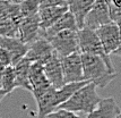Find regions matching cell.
<instances>
[{"label": "cell", "mask_w": 121, "mask_h": 118, "mask_svg": "<svg viewBox=\"0 0 121 118\" xmlns=\"http://www.w3.org/2000/svg\"><path fill=\"white\" fill-rule=\"evenodd\" d=\"M83 78L88 83H94L96 87H105L116 78L114 67H110L104 59L99 56L80 54Z\"/></svg>", "instance_id": "1"}, {"label": "cell", "mask_w": 121, "mask_h": 118, "mask_svg": "<svg viewBox=\"0 0 121 118\" xmlns=\"http://www.w3.org/2000/svg\"><path fill=\"white\" fill-rule=\"evenodd\" d=\"M101 98L97 94L96 85L94 83H87L75 92L66 102L60 104L58 108L66 109L73 113H90L99 104Z\"/></svg>", "instance_id": "2"}, {"label": "cell", "mask_w": 121, "mask_h": 118, "mask_svg": "<svg viewBox=\"0 0 121 118\" xmlns=\"http://www.w3.org/2000/svg\"><path fill=\"white\" fill-rule=\"evenodd\" d=\"M77 32L73 30H63L51 34L45 40L51 44L54 54L58 58H63L68 54L78 52V41H77Z\"/></svg>", "instance_id": "3"}, {"label": "cell", "mask_w": 121, "mask_h": 118, "mask_svg": "<svg viewBox=\"0 0 121 118\" xmlns=\"http://www.w3.org/2000/svg\"><path fill=\"white\" fill-rule=\"evenodd\" d=\"M77 41H78V52L79 54H88L99 56L105 60V63L110 67H113L110 56L105 54L104 50L102 48L99 36L95 31L88 28H80L77 32Z\"/></svg>", "instance_id": "4"}, {"label": "cell", "mask_w": 121, "mask_h": 118, "mask_svg": "<svg viewBox=\"0 0 121 118\" xmlns=\"http://www.w3.org/2000/svg\"><path fill=\"white\" fill-rule=\"evenodd\" d=\"M102 48L105 54L111 56L113 54H119L121 47V35H120V26L113 23H109L106 25L99 27L96 31Z\"/></svg>", "instance_id": "5"}, {"label": "cell", "mask_w": 121, "mask_h": 118, "mask_svg": "<svg viewBox=\"0 0 121 118\" xmlns=\"http://www.w3.org/2000/svg\"><path fill=\"white\" fill-rule=\"evenodd\" d=\"M111 23L109 16L108 0H95L87 16L85 17L83 27L96 31L99 27Z\"/></svg>", "instance_id": "6"}, {"label": "cell", "mask_w": 121, "mask_h": 118, "mask_svg": "<svg viewBox=\"0 0 121 118\" xmlns=\"http://www.w3.org/2000/svg\"><path fill=\"white\" fill-rule=\"evenodd\" d=\"M54 54H54V51H53L51 44L49 43V41L40 35L35 41H33L27 45L25 58L27 60H30L31 63L45 65Z\"/></svg>", "instance_id": "7"}, {"label": "cell", "mask_w": 121, "mask_h": 118, "mask_svg": "<svg viewBox=\"0 0 121 118\" xmlns=\"http://www.w3.org/2000/svg\"><path fill=\"white\" fill-rule=\"evenodd\" d=\"M60 64H61L65 84L84 81L82 60H80L79 52H74V54H68L63 58H60Z\"/></svg>", "instance_id": "8"}, {"label": "cell", "mask_w": 121, "mask_h": 118, "mask_svg": "<svg viewBox=\"0 0 121 118\" xmlns=\"http://www.w3.org/2000/svg\"><path fill=\"white\" fill-rule=\"evenodd\" d=\"M28 84H30V92L33 94L35 100L51 87L44 75L43 65L37 63L31 64L28 72Z\"/></svg>", "instance_id": "9"}, {"label": "cell", "mask_w": 121, "mask_h": 118, "mask_svg": "<svg viewBox=\"0 0 121 118\" xmlns=\"http://www.w3.org/2000/svg\"><path fill=\"white\" fill-rule=\"evenodd\" d=\"M17 31H18V36L19 41L24 44L28 45L30 43L35 41L40 36V22L39 16H31V17H22L18 21L17 25Z\"/></svg>", "instance_id": "10"}, {"label": "cell", "mask_w": 121, "mask_h": 118, "mask_svg": "<svg viewBox=\"0 0 121 118\" xmlns=\"http://www.w3.org/2000/svg\"><path fill=\"white\" fill-rule=\"evenodd\" d=\"M0 48L4 49L10 57V65H14L25 57L27 45L19 41L18 38H7L0 36Z\"/></svg>", "instance_id": "11"}, {"label": "cell", "mask_w": 121, "mask_h": 118, "mask_svg": "<svg viewBox=\"0 0 121 118\" xmlns=\"http://www.w3.org/2000/svg\"><path fill=\"white\" fill-rule=\"evenodd\" d=\"M43 72L51 87L58 90L65 85L60 58L57 57V54H54L47 64L43 65Z\"/></svg>", "instance_id": "12"}, {"label": "cell", "mask_w": 121, "mask_h": 118, "mask_svg": "<svg viewBox=\"0 0 121 118\" xmlns=\"http://www.w3.org/2000/svg\"><path fill=\"white\" fill-rule=\"evenodd\" d=\"M120 116V109L114 98H101L99 104L94 110L87 113L86 118H118Z\"/></svg>", "instance_id": "13"}, {"label": "cell", "mask_w": 121, "mask_h": 118, "mask_svg": "<svg viewBox=\"0 0 121 118\" xmlns=\"http://www.w3.org/2000/svg\"><path fill=\"white\" fill-rule=\"evenodd\" d=\"M95 0H66L68 11L75 18L77 28H83L85 17L87 16Z\"/></svg>", "instance_id": "14"}, {"label": "cell", "mask_w": 121, "mask_h": 118, "mask_svg": "<svg viewBox=\"0 0 121 118\" xmlns=\"http://www.w3.org/2000/svg\"><path fill=\"white\" fill-rule=\"evenodd\" d=\"M66 11H68L67 6L40 8V10L37 13L39 22H40V30L45 31L49 27H51Z\"/></svg>", "instance_id": "15"}, {"label": "cell", "mask_w": 121, "mask_h": 118, "mask_svg": "<svg viewBox=\"0 0 121 118\" xmlns=\"http://www.w3.org/2000/svg\"><path fill=\"white\" fill-rule=\"evenodd\" d=\"M37 116L36 118H44L47 115L51 113L56 109H58V102L56 97V89L50 87L47 92H44L36 100Z\"/></svg>", "instance_id": "16"}, {"label": "cell", "mask_w": 121, "mask_h": 118, "mask_svg": "<svg viewBox=\"0 0 121 118\" xmlns=\"http://www.w3.org/2000/svg\"><path fill=\"white\" fill-rule=\"evenodd\" d=\"M63 30L78 31L77 25H76V22H75V18L73 17V15L69 11H66L51 27H49L45 31H41L40 35L43 36V38H47V36L51 35V34H54V33L59 32V31H63Z\"/></svg>", "instance_id": "17"}, {"label": "cell", "mask_w": 121, "mask_h": 118, "mask_svg": "<svg viewBox=\"0 0 121 118\" xmlns=\"http://www.w3.org/2000/svg\"><path fill=\"white\" fill-rule=\"evenodd\" d=\"M31 61L27 60L25 57L22 58L19 61H17L13 68L15 73V80H16V87H22L30 91V84H28V72H30V66Z\"/></svg>", "instance_id": "18"}, {"label": "cell", "mask_w": 121, "mask_h": 118, "mask_svg": "<svg viewBox=\"0 0 121 118\" xmlns=\"http://www.w3.org/2000/svg\"><path fill=\"white\" fill-rule=\"evenodd\" d=\"M21 18L18 5L10 4L7 0H0V23L8 21L18 22Z\"/></svg>", "instance_id": "19"}, {"label": "cell", "mask_w": 121, "mask_h": 118, "mask_svg": "<svg viewBox=\"0 0 121 118\" xmlns=\"http://www.w3.org/2000/svg\"><path fill=\"white\" fill-rule=\"evenodd\" d=\"M15 89L17 87H16L14 68H13V66H6L1 74V90L6 93V95H8Z\"/></svg>", "instance_id": "20"}, {"label": "cell", "mask_w": 121, "mask_h": 118, "mask_svg": "<svg viewBox=\"0 0 121 118\" xmlns=\"http://www.w3.org/2000/svg\"><path fill=\"white\" fill-rule=\"evenodd\" d=\"M21 17H31L37 15L40 10V1L39 0H25L18 5Z\"/></svg>", "instance_id": "21"}, {"label": "cell", "mask_w": 121, "mask_h": 118, "mask_svg": "<svg viewBox=\"0 0 121 118\" xmlns=\"http://www.w3.org/2000/svg\"><path fill=\"white\" fill-rule=\"evenodd\" d=\"M18 22L8 21L0 23V36H7V38H17L18 31H17Z\"/></svg>", "instance_id": "22"}, {"label": "cell", "mask_w": 121, "mask_h": 118, "mask_svg": "<svg viewBox=\"0 0 121 118\" xmlns=\"http://www.w3.org/2000/svg\"><path fill=\"white\" fill-rule=\"evenodd\" d=\"M44 118H80L79 115H77L76 113H73V111H69V110H66V109H56L54 111H52L51 113L47 115Z\"/></svg>", "instance_id": "23"}, {"label": "cell", "mask_w": 121, "mask_h": 118, "mask_svg": "<svg viewBox=\"0 0 121 118\" xmlns=\"http://www.w3.org/2000/svg\"><path fill=\"white\" fill-rule=\"evenodd\" d=\"M108 7H109V16H110L111 23L120 26V18H121V8H118L114 5L111 4L110 0H108Z\"/></svg>", "instance_id": "24"}, {"label": "cell", "mask_w": 121, "mask_h": 118, "mask_svg": "<svg viewBox=\"0 0 121 118\" xmlns=\"http://www.w3.org/2000/svg\"><path fill=\"white\" fill-rule=\"evenodd\" d=\"M40 8L45 7H58V6H67L66 0H39Z\"/></svg>", "instance_id": "25"}, {"label": "cell", "mask_w": 121, "mask_h": 118, "mask_svg": "<svg viewBox=\"0 0 121 118\" xmlns=\"http://www.w3.org/2000/svg\"><path fill=\"white\" fill-rule=\"evenodd\" d=\"M110 1L112 5H114L118 8H121V0H110Z\"/></svg>", "instance_id": "26"}, {"label": "cell", "mask_w": 121, "mask_h": 118, "mask_svg": "<svg viewBox=\"0 0 121 118\" xmlns=\"http://www.w3.org/2000/svg\"><path fill=\"white\" fill-rule=\"evenodd\" d=\"M7 1H9L10 4H14V5H19L23 1H25V0H7Z\"/></svg>", "instance_id": "27"}, {"label": "cell", "mask_w": 121, "mask_h": 118, "mask_svg": "<svg viewBox=\"0 0 121 118\" xmlns=\"http://www.w3.org/2000/svg\"><path fill=\"white\" fill-rule=\"evenodd\" d=\"M5 97H6V93L2 91V90H0V102L4 100V98H5Z\"/></svg>", "instance_id": "28"}]
</instances>
